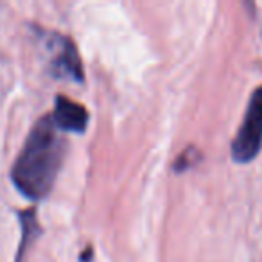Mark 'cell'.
I'll use <instances>...</instances> for the list:
<instances>
[{"label": "cell", "mask_w": 262, "mask_h": 262, "mask_svg": "<svg viewBox=\"0 0 262 262\" xmlns=\"http://www.w3.org/2000/svg\"><path fill=\"white\" fill-rule=\"evenodd\" d=\"M65 139L51 115L36 120L11 169L16 189L29 200H43L54 187L65 157Z\"/></svg>", "instance_id": "1"}, {"label": "cell", "mask_w": 262, "mask_h": 262, "mask_svg": "<svg viewBox=\"0 0 262 262\" xmlns=\"http://www.w3.org/2000/svg\"><path fill=\"white\" fill-rule=\"evenodd\" d=\"M262 149V84L253 90L244 120L232 142V158L237 164L251 162Z\"/></svg>", "instance_id": "2"}, {"label": "cell", "mask_w": 262, "mask_h": 262, "mask_svg": "<svg viewBox=\"0 0 262 262\" xmlns=\"http://www.w3.org/2000/svg\"><path fill=\"white\" fill-rule=\"evenodd\" d=\"M45 43L49 49V67L56 77L83 81V65H81L79 52L69 36L59 33H47Z\"/></svg>", "instance_id": "3"}, {"label": "cell", "mask_w": 262, "mask_h": 262, "mask_svg": "<svg viewBox=\"0 0 262 262\" xmlns=\"http://www.w3.org/2000/svg\"><path fill=\"white\" fill-rule=\"evenodd\" d=\"M51 117L59 131H74V133H83L90 120L88 110L67 95L56 97L54 113Z\"/></svg>", "instance_id": "4"}, {"label": "cell", "mask_w": 262, "mask_h": 262, "mask_svg": "<svg viewBox=\"0 0 262 262\" xmlns=\"http://www.w3.org/2000/svg\"><path fill=\"white\" fill-rule=\"evenodd\" d=\"M20 225H22V239H20L18 253H16V262L22 260L27 248H29L31 244L34 243V239L41 233V226L36 219V210H34V208H27V210L20 212Z\"/></svg>", "instance_id": "5"}, {"label": "cell", "mask_w": 262, "mask_h": 262, "mask_svg": "<svg viewBox=\"0 0 262 262\" xmlns=\"http://www.w3.org/2000/svg\"><path fill=\"white\" fill-rule=\"evenodd\" d=\"M200 151L196 149L194 146H190V147H187L185 151H183L182 155H180L178 158H176V169L178 171H183V169H189L190 165L194 164L196 160H200Z\"/></svg>", "instance_id": "6"}]
</instances>
